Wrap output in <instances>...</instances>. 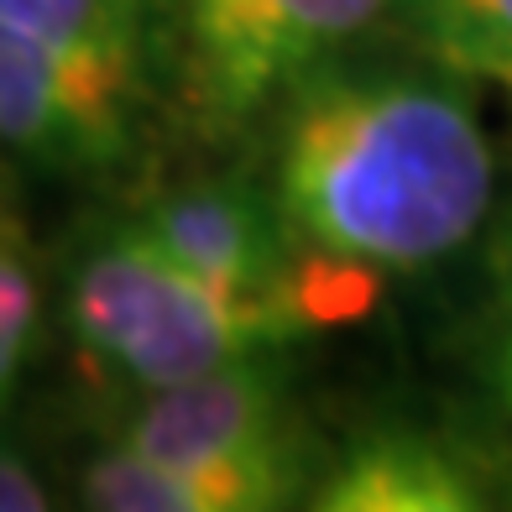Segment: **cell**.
Here are the masks:
<instances>
[{"label": "cell", "instance_id": "1", "mask_svg": "<svg viewBox=\"0 0 512 512\" xmlns=\"http://www.w3.org/2000/svg\"><path fill=\"white\" fill-rule=\"evenodd\" d=\"M267 194L298 246L413 272L476 236L492 209V147L450 79L340 58L277 105Z\"/></svg>", "mask_w": 512, "mask_h": 512}, {"label": "cell", "instance_id": "2", "mask_svg": "<svg viewBox=\"0 0 512 512\" xmlns=\"http://www.w3.org/2000/svg\"><path fill=\"white\" fill-rule=\"evenodd\" d=\"M63 324L79 361L131 392L189 382L298 335L277 309L236 304L183 272L136 215L105 220L74 246L63 277Z\"/></svg>", "mask_w": 512, "mask_h": 512}, {"label": "cell", "instance_id": "3", "mask_svg": "<svg viewBox=\"0 0 512 512\" xmlns=\"http://www.w3.org/2000/svg\"><path fill=\"white\" fill-rule=\"evenodd\" d=\"M392 11V0H173L168 95L209 142L272 121L277 105Z\"/></svg>", "mask_w": 512, "mask_h": 512}, {"label": "cell", "instance_id": "4", "mask_svg": "<svg viewBox=\"0 0 512 512\" xmlns=\"http://www.w3.org/2000/svg\"><path fill=\"white\" fill-rule=\"evenodd\" d=\"M115 445L189 465H225V460L309 465L277 351H256L215 371H199L189 382L142 392L136 413L115 434Z\"/></svg>", "mask_w": 512, "mask_h": 512}, {"label": "cell", "instance_id": "5", "mask_svg": "<svg viewBox=\"0 0 512 512\" xmlns=\"http://www.w3.org/2000/svg\"><path fill=\"white\" fill-rule=\"evenodd\" d=\"M136 220L199 283L236 298V304L277 309L298 330L283 298L298 241L288 236L267 189H256L246 178L189 183V189H173L152 199L147 209H136Z\"/></svg>", "mask_w": 512, "mask_h": 512}, {"label": "cell", "instance_id": "6", "mask_svg": "<svg viewBox=\"0 0 512 512\" xmlns=\"http://www.w3.org/2000/svg\"><path fill=\"white\" fill-rule=\"evenodd\" d=\"M492 486L445 434L382 424L314 471L304 507L319 512H481Z\"/></svg>", "mask_w": 512, "mask_h": 512}, {"label": "cell", "instance_id": "7", "mask_svg": "<svg viewBox=\"0 0 512 512\" xmlns=\"http://www.w3.org/2000/svg\"><path fill=\"white\" fill-rule=\"evenodd\" d=\"M314 471L298 460L189 465L126 445H100L79 471V502L95 512H277L304 502Z\"/></svg>", "mask_w": 512, "mask_h": 512}, {"label": "cell", "instance_id": "8", "mask_svg": "<svg viewBox=\"0 0 512 512\" xmlns=\"http://www.w3.org/2000/svg\"><path fill=\"white\" fill-rule=\"evenodd\" d=\"M168 6L173 0H0V32L157 105L168 95Z\"/></svg>", "mask_w": 512, "mask_h": 512}, {"label": "cell", "instance_id": "9", "mask_svg": "<svg viewBox=\"0 0 512 512\" xmlns=\"http://www.w3.org/2000/svg\"><path fill=\"white\" fill-rule=\"evenodd\" d=\"M392 16L445 74L512 79V0H392Z\"/></svg>", "mask_w": 512, "mask_h": 512}, {"label": "cell", "instance_id": "10", "mask_svg": "<svg viewBox=\"0 0 512 512\" xmlns=\"http://www.w3.org/2000/svg\"><path fill=\"white\" fill-rule=\"evenodd\" d=\"M42 330V283L32 262V236L21 220V204L0 220V408H6L16 377L32 361Z\"/></svg>", "mask_w": 512, "mask_h": 512}, {"label": "cell", "instance_id": "11", "mask_svg": "<svg viewBox=\"0 0 512 512\" xmlns=\"http://www.w3.org/2000/svg\"><path fill=\"white\" fill-rule=\"evenodd\" d=\"M53 486L37 476V465L16 445H0V512H48Z\"/></svg>", "mask_w": 512, "mask_h": 512}, {"label": "cell", "instance_id": "12", "mask_svg": "<svg viewBox=\"0 0 512 512\" xmlns=\"http://www.w3.org/2000/svg\"><path fill=\"white\" fill-rule=\"evenodd\" d=\"M16 209V173L6 168V162H0V220H6Z\"/></svg>", "mask_w": 512, "mask_h": 512}, {"label": "cell", "instance_id": "13", "mask_svg": "<svg viewBox=\"0 0 512 512\" xmlns=\"http://www.w3.org/2000/svg\"><path fill=\"white\" fill-rule=\"evenodd\" d=\"M497 377H502V392H507V403H512V330L502 335V356H497Z\"/></svg>", "mask_w": 512, "mask_h": 512}, {"label": "cell", "instance_id": "14", "mask_svg": "<svg viewBox=\"0 0 512 512\" xmlns=\"http://www.w3.org/2000/svg\"><path fill=\"white\" fill-rule=\"evenodd\" d=\"M507 330H512V319H507Z\"/></svg>", "mask_w": 512, "mask_h": 512}, {"label": "cell", "instance_id": "15", "mask_svg": "<svg viewBox=\"0 0 512 512\" xmlns=\"http://www.w3.org/2000/svg\"><path fill=\"white\" fill-rule=\"evenodd\" d=\"M507 89H512V79H507Z\"/></svg>", "mask_w": 512, "mask_h": 512}]
</instances>
